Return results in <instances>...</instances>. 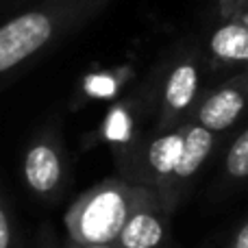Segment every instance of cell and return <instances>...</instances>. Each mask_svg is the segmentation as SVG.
<instances>
[{"instance_id":"1","label":"cell","mask_w":248,"mask_h":248,"mask_svg":"<svg viewBox=\"0 0 248 248\" xmlns=\"http://www.w3.org/2000/svg\"><path fill=\"white\" fill-rule=\"evenodd\" d=\"M222 137L187 120L170 131L146 133L118 163V176L153 189L168 214H174L196 185Z\"/></svg>"},{"instance_id":"2","label":"cell","mask_w":248,"mask_h":248,"mask_svg":"<svg viewBox=\"0 0 248 248\" xmlns=\"http://www.w3.org/2000/svg\"><path fill=\"white\" fill-rule=\"evenodd\" d=\"M113 0H37L0 24V90L96 20Z\"/></svg>"},{"instance_id":"3","label":"cell","mask_w":248,"mask_h":248,"mask_svg":"<svg viewBox=\"0 0 248 248\" xmlns=\"http://www.w3.org/2000/svg\"><path fill=\"white\" fill-rule=\"evenodd\" d=\"M209 65L198 39H179L172 44L137 90L150 131H170L187 122L202 94L209 90Z\"/></svg>"},{"instance_id":"4","label":"cell","mask_w":248,"mask_h":248,"mask_svg":"<svg viewBox=\"0 0 248 248\" xmlns=\"http://www.w3.org/2000/svg\"><path fill=\"white\" fill-rule=\"evenodd\" d=\"M144 189L120 176H109L78 194L63 216L68 240L78 244H113Z\"/></svg>"},{"instance_id":"5","label":"cell","mask_w":248,"mask_h":248,"mask_svg":"<svg viewBox=\"0 0 248 248\" xmlns=\"http://www.w3.org/2000/svg\"><path fill=\"white\" fill-rule=\"evenodd\" d=\"M22 179L35 198L57 202L70 185V157L57 124L42 126L22 153Z\"/></svg>"},{"instance_id":"6","label":"cell","mask_w":248,"mask_h":248,"mask_svg":"<svg viewBox=\"0 0 248 248\" xmlns=\"http://www.w3.org/2000/svg\"><path fill=\"white\" fill-rule=\"evenodd\" d=\"M248 116V70L229 74L218 85L202 94L189 120L198 126L224 137L233 128L242 126Z\"/></svg>"},{"instance_id":"7","label":"cell","mask_w":248,"mask_h":248,"mask_svg":"<svg viewBox=\"0 0 248 248\" xmlns=\"http://www.w3.org/2000/svg\"><path fill=\"white\" fill-rule=\"evenodd\" d=\"M170 218L159 196L146 187L113 244L118 248H174Z\"/></svg>"},{"instance_id":"8","label":"cell","mask_w":248,"mask_h":248,"mask_svg":"<svg viewBox=\"0 0 248 248\" xmlns=\"http://www.w3.org/2000/svg\"><path fill=\"white\" fill-rule=\"evenodd\" d=\"M201 48L211 74L248 70V24L235 16H218Z\"/></svg>"},{"instance_id":"9","label":"cell","mask_w":248,"mask_h":248,"mask_svg":"<svg viewBox=\"0 0 248 248\" xmlns=\"http://www.w3.org/2000/svg\"><path fill=\"white\" fill-rule=\"evenodd\" d=\"M146 133H150V124L137 92L131 98H124L118 105H113L105 118L103 128H100V137L111 146L116 161L126 157Z\"/></svg>"},{"instance_id":"10","label":"cell","mask_w":248,"mask_h":248,"mask_svg":"<svg viewBox=\"0 0 248 248\" xmlns=\"http://www.w3.org/2000/svg\"><path fill=\"white\" fill-rule=\"evenodd\" d=\"M248 183V122L237 126V133L224 146L222 161H220L218 185L220 192L237 189Z\"/></svg>"},{"instance_id":"11","label":"cell","mask_w":248,"mask_h":248,"mask_svg":"<svg viewBox=\"0 0 248 248\" xmlns=\"http://www.w3.org/2000/svg\"><path fill=\"white\" fill-rule=\"evenodd\" d=\"M0 248H20L17 242V224L13 211L0 189Z\"/></svg>"},{"instance_id":"12","label":"cell","mask_w":248,"mask_h":248,"mask_svg":"<svg viewBox=\"0 0 248 248\" xmlns=\"http://www.w3.org/2000/svg\"><path fill=\"white\" fill-rule=\"evenodd\" d=\"M33 248H61V240L55 233L50 222H44L37 229V235H35V244Z\"/></svg>"},{"instance_id":"13","label":"cell","mask_w":248,"mask_h":248,"mask_svg":"<svg viewBox=\"0 0 248 248\" xmlns=\"http://www.w3.org/2000/svg\"><path fill=\"white\" fill-rule=\"evenodd\" d=\"M229 248H248V216L242 220V224L235 229L231 242H229Z\"/></svg>"},{"instance_id":"14","label":"cell","mask_w":248,"mask_h":248,"mask_svg":"<svg viewBox=\"0 0 248 248\" xmlns=\"http://www.w3.org/2000/svg\"><path fill=\"white\" fill-rule=\"evenodd\" d=\"M31 2H37V0H0V13H16L17 9Z\"/></svg>"},{"instance_id":"15","label":"cell","mask_w":248,"mask_h":248,"mask_svg":"<svg viewBox=\"0 0 248 248\" xmlns=\"http://www.w3.org/2000/svg\"><path fill=\"white\" fill-rule=\"evenodd\" d=\"M61 248H118L116 244H78V242H72L65 237L61 242Z\"/></svg>"},{"instance_id":"16","label":"cell","mask_w":248,"mask_h":248,"mask_svg":"<svg viewBox=\"0 0 248 248\" xmlns=\"http://www.w3.org/2000/svg\"><path fill=\"white\" fill-rule=\"evenodd\" d=\"M231 16L240 17V20H244L246 24H248V0H240V2H237V7L233 9Z\"/></svg>"}]
</instances>
